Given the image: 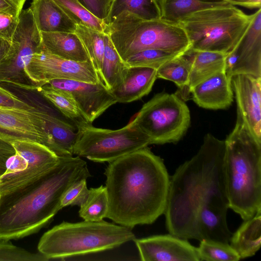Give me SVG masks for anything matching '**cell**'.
<instances>
[{
	"label": "cell",
	"instance_id": "9c48e42d",
	"mask_svg": "<svg viewBox=\"0 0 261 261\" xmlns=\"http://www.w3.org/2000/svg\"><path fill=\"white\" fill-rule=\"evenodd\" d=\"M76 127L73 154L94 162L110 163L150 145L149 138L130 122L116 130L95 127L91 123Z\"/></svg>",
	"mask_w": 261,
	"mask_h": 261
},
{
	"label": "cell",
	"instance_id": "ab89813d",
	"mask_svg": "<svg viewBox=\"0 0 261 261\" xmlns=\"http://www.w3.org/2000/svg\"><path fill=\"white\" fill-rule=\"evenodd\" d=\"M15 154V151L10 144L0 140V177L6 169L8 159Z\"/></svg>",
	"mask_w": 261,
	"mask_h": 261
},
{
	"label": "cell",
	"instance_id": "74e56055",
	"mask_svg": "<svg viewBox=\"0 0 261 261\" xmlns=\"http://www.w3.org/2000/svg\"><path fill=\"white\" fill-rule=\"evenodd\" d=\"M0 106L35 109L37 107L26 102L0 84Z\"/></svg>",
	"mask_w": 261,
	"mask_h": 261
},
{
	"label": "cell",
	"instance_id": "277c9868",
	"mask_svg": "<svg viewBox=\"0 0 261 261\" xmlns=\"http://www.w3.org/2000/svg\"><path fill=\"white\" fill-rule=\"evenodd\" d=\"M224 142L223 168L229 208L246 220L261 211V143L238 121Z\"/></svg>",
	"mask_w": 261,
	"mask_h": 261
},
{
	"label": "cell",
	"instance_id": "d4e9b609",
	"mask_svg": "<svg viewBox=\"0 0 261 261\" xmlns=\"http://www.w3.org/2000/svg\"><path fill=\"white\" fill-rule=\"evenodd\" d=\"M124 11L145 20L161 19L158 0H113L105 23L109 24Z\"/></svg>",
	"mask_w": 261,
	"mask_h": 261
},
{
	"label": "cell",
	"instance_id": "f546056e",
	"mask_svg": "<svg viewBox=\"0 0 261 261\" xmlns=\"http://www.w3.org/2000/svg\"><path fill=\"white\" fill-rule=\"evenodd\" d=\"M80 207L79 216L85 221L97 222L107 218L109 201L106 187L101 185L90 188Z\"/></svg>",
	"mask_w": 261,
	"mask_h": 261
},
{
	"label": "cell",
	"instance_id": "b9f144b4",
	"mask_svg": "<svg viewBox=\"0 0 261 261\" xmlns=\"http://www.w3.org/2000/svg\"><path fill=\"white\" fill-rule=\"evenodd\" d=\"M232 5H238L248 8H260L261 0H225Z\"/></svg>",
	"mask_w": 261,
	"mask_h": 261
},
{
	"label": "cell",
	"instance_id": "d6986e66",
	"mask_svg": "<svg viewBox=\"0 0 261 261\" xmlns=\"http://www.w3.org/2000/svg\"><path fill=\"white\" fill-rule=\"evenodd\" d=\"M156 72L152 68L125 66L121 83L111 90L117 102H130L149 93L157 79Z\"/></svg>",
	"mask_w": 261,
	"mask_h": 261
},
{
	"label": "cell",
	"instance_id": "ba28073f",
	"mask_svg": "<svg viewBox=\"0 0 261 261\" xmlns=\"http://www.w3.org/2000/svg\"><path fill=\"white\" fill-rule=\"evenodd\" d=\"M191 121L189 109L176 94L161 92L144 103L130 122L149 139L150 144L179 141Z\"/></svg>",
	"mask_w": 261,
	"mask_h": 261
},
{
	"label": "cell",
	"instance_id": "e575fe53",
	"mask_svg": "<svg viewBox=\"0 0 261 261\" xmlns=\"http://www.w3.org/2000/svg\"><path fill=\"white\" fill-rule=\"evenodd\" d=\"M89 191L87 179L76 181L63 194L61 201V208L69 205L80 206L87 198Z\"/></svg>",
	"mask_w": 261,
	"mask_h": 261
},
{
	"label": "cell",
	"instance_id": "7c38bea8",
	"mask_svg": "<svg viewBox=\"0 0 261 261\" xmlns=\"http://www.w3.org/2000/svg\"><path fill=\"white\" fill-rule=\"evenodd\" d=\"M48 114L38 108L30 110L0 106V140L9 144L17 140H32L54 152V142L47 129Z\"/></svg>",
	"mask_w": 261,
	"mask_h": 261
},
{
	"label": "cell",
	"instance_id": "ee69618b",
	"mask_svg": "<svg viewBox=\"0 0 261 261\" xmlns=\"http://www.w3.org/2000/svg\"><path fill=\"white\" fill-rule=\"evenodd\" d=\"M11 3L16 5L20 10H22V7L26 0H8Z\"/></svg>",
	"mask_w": 261,
	"mask_h": 261
},
{
	"label": "cell",
	"instance_id": "f35d334b",
	"mask_svg": "<svg viewBox=\"0 0 261 261\" xmlns=\"http://www.w3.org/2000/svg\"><path fill=\"white\" fill-rule=\"evenodd\" d=\"M28 167L27 160L20 155L15 153L10 156L6 162V169L0 177L15 174L25 169Z\"/></svg>",
	"mask_w": 261,
	"mask_h": 261
},
{
	"label": "cell",
	"instance_id": "8992f818",
	"mask_svg": "<svg viewBox=\"0 0 261 261\" xmlns=\"http://www.w3.org/2000/svg\"><path fill=\"white\" fill-rule=\"evenodd\" d=\"M107 33L123 62L145 49L181 54L191 47L185 31L179 24L162 19L145 20L127 11L108 24Z\"/></svg>",
	"mask_w": 261,
	"mask_h": 261
},
{
	"label": "cell",
	"instance_id": "44dd1931",
	"mask_svg": "<svg viewBox=\"0 0 261 261\" xmlns=\"http://www.w3.org/2000/svg\"><path fill=\"white\" fill-rule=\"evenodd\" d=\"M40 33L42 44L50 53L74 61H90L81 40L75 33Z\"/></svg>",
	"mask_w": 261,
	"mask_h": 261
},
{
	"label": "cell",
	"instance_id": "9a60e30c",
	"mask_svg": "<svg viewBox=\"0 0 261 261\" xmlns=\"http://www.w3.org/2000/svg\"><path fill=\"white\" fill-rule=\"evenodd\" d=\"M46 85L69 93L90 123L117 102L111 91L101 81L92 83L73 80L57 79L50 81Z\"/></svg>",
	"mask_w": 261,
	"mask_h": 261
},
{
	"label": "cell",
	"instance_id": "7402d4cb",
	"mask_svg": "<svg viewBox=\"0 0 261 261\" xmlns=\"http://www.w3.org/2000/svg\"><path fill=\"white\" fill-rule=\"evenodd\" d=\"M229 243L240 259L255 255L261 246V211L251 218L244 220L232 234Z\"/></svg>",
	"mask_w": 261,
	"mask_h": 261
},
{
	"label": "cell",
	"instance_id": "2e32d148",
	"mask_svg": "<svg viewBox=\"0 0 261 261\" xmlns=\"http://www.w3.org/2000/svg\"><path fill=\"white\" fill-rule=\"evenodd\" d=\"M237 106V120L261 143V77L238 74L231 79Z\"/></svg>",
	"mask_w": 261,
	"mask_h": 261
},
{
	"label": "cell",
	"instance_id": "836d02e7",
	"mask_svg": "<svg viewBox=\"0 0 261 261\" xmlns=\"http://www.w3.org/2000/svg\"><path fill=\"white\" fill-rule=\"evenodd\" d=\"M40 253H32L13 245L9 240H0V261H46Z\"/></svg>",
	"mask_w": 261,
	"mask_h": 261
},
{
	"label": "cell",
	"instance_id": "ac0fdd59",
	"mask_svg": "<svg viewBox=\"0 0 261 261\" xmlns=\"http://www.w3.org/2000/svg\"><path fill=\"white\" fill-rule=\"evenodd\" d=\"M231 78L225 70L220 71L194 86L192 98L199 107L210 110L225 109L233 100Z\"/></svg>",
	"mask_w": 261,
	"mask_h": 261
},
{
	"label": "cell",
	"instance_id": "5b68a950",
	"mask_svg": "<svg viewBox=\"0 0 261 261\" xmlns=\"http://www.w3.org/2000/svg\"><path fill=\"white\" fill-rule=\"evenodd\" d=\"M136 239L132 229L104 220L63 221L45 232L37 248L49 259L110 250Z\"/></svg>",
	"mask_w": 261,
	"mask_h": 261
},
{
	"label": "cell",
	"instance_id": "484cf974",
	"mask_svg": "<svg viewBox=\"0 0 261 261\" xmlns=\"http://www.w3.org/2000/svg\"><path fill=\"white\" fill-rule=\"evenodd\" d=\"M192 63L193 54L190 49L164 63L157 69L156 77L173 82L184 91L189 83Z\"/></svg>",
	"mask_w": 261,
	"mask_h": 261
},
{
	"label": "cell",
	"instance_id": "e0dca14e",
	"mask_svg": "<svg viewBox=\"0 0 261 261\" xmlns=\"http://www.w3.org/2000/svg\"><path fill=\"white\" fill-rule=\"evenodd\" d=\"M143 261H199L197 248L172 235H154L134 241Z\"/></svg>",
	"mask_w": 261,
	"mask_h": 261
},
{
	"label": "cell",
	"instance_id": "603a6c76",
	"mask_svg": "<svg viewBox=\"0 0 261 261\" xmlns=\"http://www.w3.org/2000/svg\"><path fill=\"white\" fill-rule=\"evenodd\" d=\"M191 50L193 54V63L188 85L182 92L186 97L194 86L216 73L225 70L226 54Z\"/></svg>",
	"mask_w": 261,
	"mask_h": 261
},
{
	"label": "cell",
	"instance_id": "7a4b0ae2",
	"mask_svg": "<svg viewBox=\"0 0 261 261\" xmlns=\"http://www.w3.org/2000/svg\"><path fill=\"white\" fill-rule=\"evenodd\" d=\"M105 171L107 218L132 229L164 214L170 177L163 160L147 146L109 163Z\"/></svg>",
	"mask_w": 261,
	"mask_h": 261
},
{
	"label": "cell",
	"instance_id": "3957f363",
	"mask_svg": "<svg viewBox=\"0 0 261 261\" xmlns=\"http://www.w3.org/2000/svg\"><path fill=\"white\" fill-rule=\"evenodd\" d=\"M91 176L81 157L59 156L57 164L35 181L0 196V240L37 233L62 209L61 199L67 189Z\"/></svg>",
	"mask_w": 261,
	"mask_h": 261
},
{
	"label": "cell",
	"instance_id": "f1b7e54d",
	"mask_svg": "<svg viewBox=\"0 0 261 261\" xmlns=\"http://www.w3.org/2000/svg\"><path fill=\"white\" fill-rule=\"evenodd\" d=\"M75 33L81 40L100 80L105 51V33L84 25H76Z\"/></svg>",
	"mask_w": 261,
	"mask_h": 261
},
{
	"label": "cell",
	"instance_id": "52a82bcc",
	"mask_svg": "<svg viewBox=\"0 0 261 261\" xmlns=\"http://www.w3.org/2000/svg\"><path fill=\"white\" fill-rule=\"evenodd\" d=\"M251 18V15L229 4L193 13L178 24L185 31L191 49L227 55L246 32Z\"/></svg>",
	"mask_w": 261,
	"mask_h": 261
},
{
	"label": "cell",
	"instance_id": "60d3db41",
	"mask_svg": "<svg viewBox=\"0 0 261 261\" xmlns=\"http://www.w3.org/2000/svg\"><path fill=\"white\" fill-rule=\"evenodd\" d=\"M21 10L8 0H0V11L8 13L19 18Z\"/></svg>",
	"mask_w": 261,
	"mask_h": 261
},
{
	"label": "cell",
	"instance_id": "4dcf8cb0",
	"mask_svg": "<svg viewBox=\"0 0 261 261\" xmlns=\"http://www.w3.org/2000/svg\"><path fill=\"white\" fill-rule=\"evenodd\" d=\"M76 24L107 33L108 25L87 10L77 0H53Z\"/></svg>",
	"mask_w": 261,
	"mask_h": 261
},
{
	"label": "cell",
	"instance_id": "6da1fadb",
	"mask_svg": "<svg viewBox=\"0 0 261 261\" xmlns=\"http://www.w3.org/2000/svg\"><path fill=\"white\" fill-rule=\"evenodd\" d=\"M224 150V141L206 134L197 153L170 178L164 212L169 233L186 240L229 243Z\"/></svg>",
	"mask_w": 261,
	"mask_h": 261
},
{
	"label": "cell",
	"instance_id": "8fae6325",
	"mask_svg": "<svg viewBox=\"0 0 261 261\" xmlns=\"http://www.w3.org/2000/svg\"><path fill=\"white\" fill-rule=\"evenodd\" d=\"M24 72L33 90L53 80H73L92 83L101 81L90 61L77 62L59 57L46 50L42 43Z\"/></svg>",
	"mask_w": 261,
	"mask_h": 261
},
{
	"label": "cell",
	"instance_id": "7bdbcfd3",
	"mask_svg": "<svg viewBox=\"0 0 261 261\" xmlns=\"http://www.w3.org/2000/svg\"><path fill=\"white\" fill-rule=\"evenodd\" d=\"M11 48V42L0 37V62L9 54Z\"/></svg>",
	"mask_w": 261,
	"mask_h": 261
},
{
	"label": "cell",
	"instance_id": "8d00e7d4",
	"mask_svg": "<svg viewBox=\"0 0 261 261\" xmlns=\"http://www.w3.org/2000/svg\"><path fill=\"white\" fill-rule=\"evenodd\" d=\"M19 22V18L0 11V37L11 42Z\"/></svg>",
	"mask_w": 261,
	"mask_h": 261
},
{
	"label": "cell",
	"instance_id": "ffe728a7",
	"mask_svg": "<svg viewBox=\"0 0 261 261\" xmlns=\"http://www.w3.org/2000/svg\"><path fill=\"white\" fill-rule=\"evenodd\" d=\"M30 8L40 32L75 33L76 24L53 0H33Z\"/></svg>",
	"mask_w": 261,
	"mask_h": 261
},
{
	"label": "cell",
	"instance_id": "4fadbf2b",
	"mask_svg": "<svg viewBox=\"0 0 261 261\" xmlns=\"http://www.w3.org/2000/svg\"><path fill=\"white\" fill-rule=\"evenodd\" d=\"M15 153L24 158L27 168L15 174L0 177V196L8 194L35 181L58 162L59 156L46 145L28 140L11 142Z\"/></svg>",
	"mask_w": 261,
	"mask_h": 261
},
{
	"label": "cell",
	"instance_id": "5bb4252c",
	"mask_svg": "<svg viewBox=\"0 0 261 261\" xmlns=\"http://www.w3.org/2000/svg\"><path fill=\"white\" fill-rule=\"evenodd\" d=\"M225 72L261 77V9L251 14L249 27L234 48L226 55Z\"/></svg>",
	"mask_w": 261,
	"mask_h": 261
},
{
	"label": "cell",
	"instance_id": "f6af8a7d",
	"mask_svg": "<svg viewBox=\"0 0 261 261\" xmlns=\"http://www.w3.org/2000/svg\"><path fill=\"white\" fill-rule=\"evenodd\" d=\"M1 182H2V180L0 179V184L1 183Z\"/></svg>",
	"mask_w": 261,
	"mask_h": 261
},
{
	"label": "cell",
	"instance_id": "30bf717a",
	"mask_svg": "<svg viewBox=\"0 0 261 261\" xmlns=\"http://www.w3.org/2000/svg\"><path fill=\"white\" fill-rule=\"evenodd\" d=\"M41 44V33L37 27L31 8L22 10L11 40L10 51L0 62V83L33 90L24 69Z\"/></svg>",
	"mask_w": 261,
	"mask_h": 261
},
{
	"label": "cell",
	"instance_id": "d6a6232c",
	"mask_svg": "<svg viewBox=\"0 0 261 261\" xmlns=\"http://www.w3.org/2000/svg\"><path fill=\"white\" fill-rule=\"evenodd\" d=\"M179 55L162 50L148 49L129 56L124 63L127 67H143L158 69L166 61Z\"/></svg>",
	"mask_w": 261,
	"mask_h": 261
},
{
	"label": "cell",
	"instance_id": "83f0119b",
	"mask_svg": "<svg viewBox=\"0 0 261 261\" xmlns=\"http://www.w3.org/2000/svg\"><path fill=\"white\" fill-rule=\"evenodd\" d=\"M36 91L56 107L64 116L71 120L75 126L90 123L67 92L54 89L46 85L39 88Z\"/></svg>",
	"mask_w": 261,
	"mask_h": 261
},
{
	"label": "cell",
	"instance_id": "1f68e13d",
	"mask_svg": "<svg viewBox=\"0 0 261 261\" xmlns=\"http://www.w3.org/2000/svg\"><path fill=\"white\" fill-rule=\"evenodd\" d=\"M197 248L199 261H238L240 258L228 243L203 239Z\"/></svg>",
	"mask_w": 261,
	"mask_h": 261
},
{
	"label": "cell",
	"instance_id": "cb8c5ba5",
	"mask_svg": "<svg viewBox=\"0 0 261 261\" xmlns=\"http://www.w3.org/2000/svg\"><path fill=\"white\" fill-rule=\"evenodd\" d=\"M159 3L161 19L173 23L193 13L230 4L225 0H160Z\"/></svg>",
	"mask_w": 261,
	"mask_h": 261
},
{
	"label": "cell",
	"instance_id": "d590c367",
	"mask_svg": "<svg viewBox=\"0 0 261 261\" xmlns=\"http://www.w3.org/2000/svg\"><path fill=\"white\" fill-rule=\"evenodd\" d=\"M91 14L105 23L113 0H77Z\"/></svg>",
	"mask_w": 261,
	"mask_h": 261
},
{
	"label": "cell",
	"instance_id": "4316f807",
	"mask_svg": "<svg viewBox=\"0 0 261 261\" xmlns=\"http://www.w3.org/2000/svg\"><path fill=\"white\" fill-rule=\"evenodd\" d=\"M125 67L107 33L105 36V51L101 70L100 80L111 91L118 86L123 80Z\"/></svg>",
	"mask_w": 261,
	"mask_h": 261
}]
</instances>
